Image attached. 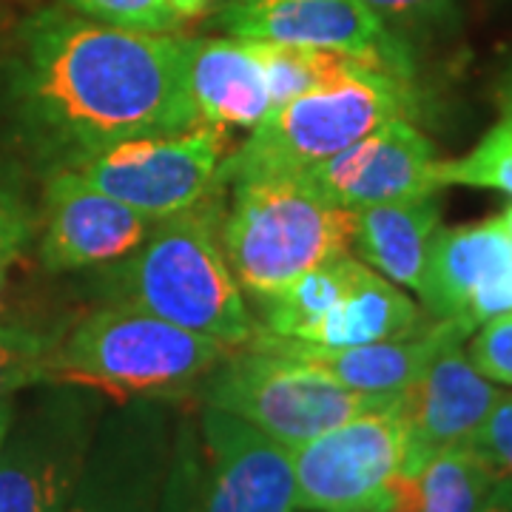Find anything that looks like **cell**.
Returning <instances> with one entry per match:
<instances>
[{
  "label": "cell",
  "mask_w": 512,
  "mask_h": 512,
  "mask_svg": "<svg viewBox=\"0 0 512 512\" xmlns=\"http://www.w3.org/2000/svg\"><path fill=\"white\" fill-rule=\"evenodd\" d=\"M23 117L66 160L134 137L200 126L185 37L40 12L20 32Z\"/></svg>",
  "instance_id": "obj_1"
},
{
  "label": "cell",
  "mask_w": 512,
  "mask_h": 512,
  "mask_svg": "<svg viewBox=\"0 0 512 512\" xmlns=\"http://www.w3.org/2000/svg\"><path fill=\"white\" fill-rule=\"evenodd\" d=\"M220 205L211 194L180 214L157 220L151 234L109 268L123 305L239 348L256 333L237 276L220 242Z\"/></svg>",
  "instance_id": "obj_2"
},
{
  "label": "cell",
  "mask_w": 512,
  "mask_h": 512,
  "mask_svg": "<svg viewBox=\"0 0 512 512\" xmlns=\"http://www.w3.org/2000/svg\"><path fill=\"white\" fill-rule=\"evenodd\" d=\"M231 348L154 313L111 305L57 336L43 384L94 390L114 404L188 396Z\"/></svg>",
  "instance_id": "obj_3"
},
{
  "label": "cell",
  "mask_w": 512,
  "mask_h": 512,
  "mask_svg": "<svg viewBox=\"0 0 512 512\" xmlns=\"http://www.w3.org/2000/svg\"><path fill=\"white\" fill-rule=\"evenodd\" d=\"M413 106L410 80L356 66L353 72L268 111L248 140L220 165V183L245 177H305Z\"/></svg>",
  "instance_id": "obj_4"
},
{
  "label": "cell",
  "mask_w": 512,
  "mask_h": 512,
  "mask_svg": "<svg viewBox=\"0 0 512 512\" xmlns=\"http://www.w3.org/2000/svg\"><path fill=\"white\" fill-rule=\"evenodd\" d=\"M220 242L239 288L265 296L350 254L353 211L325 200L305 177H245L234 183Z\"/></svg>",
  "instance_id": "obj_5"
},
{
  "label": "cell",
  "mask_w": 512,
  "mask_h": 512,
  "mask_svg": "<svg viewBox=\"0 0 512 512\" xmlns=\"http://www.w3.org/2000/svg\"><path fill=\"white\" fill-rule=\"evenodd\" d=\"M393 399L356 393L308 362L254 342L228 350L202 379V404L237 416L288 450Z\"/></svg>",
  "instance_id": "obj_6"
},
{
  "label": "cell",
  "mask_w": 512,
  "mask_h": 512,
  "mask_svg": "<svg viewBox=\"0 0 512 512\" xmlns=\"http://www.w3.org/2000/svg\"><path fill=\"white\" fill-rule=\"evenodd\" d=\"M0 447V512H63L86 467L106 399L72 384H35Z\"/></svg>",
  "instance_id": "obj_7"
},
{
  "label": "cell",
  "mask_w": 512,
  "mask_h": 512,
  "mask_svg": "<svg viewBox=\"0 0 512 512\" xmlns=\"http://www.w3.org/2000/svg\"><path fill=\"white\" fill-rule=\"evenodd\" d=\"M194 512H299L288 447L237 416L202 404L197 424L177 421Z\"/></svg>",
  "instance_id": "obj_8"
},
{
  "label": "cell",
  "mask_w": 512,
  "mask_h": 512,
  "mask_svg": "<svg viewBox=\"0 0 512 512\" xmlns=\"http://www.w3.org/2000/svg\"><path fill=\"white\" fill-rule=\"evenodd\" d=\"M225 146L228 131L200 123L177 134L134 137L94 148L63 165L134 211L165 220L217 191Z\"/></svg>",
  "instance_id": "obj_9"
},
{
  "label": "cell",
  "mask_w": 512,
  "mask_h": 512,
  "mask_svg": "<svg viewBox=\"0 0 512 512\" xmlns=\"http://www.w3.org/2000/svg\"><path fill=\"white\" fill-rule=\"evenodd\" d=\"M291 453L296 507L305 512H365L402 473L407 430L393 402L325 430Z\"/></svg>",
  "instance_id": "obj_10"
},
{
  "label": "cell",
  "mask_w": 512,
  "mask_h": 512,
  "mask_svg": "<svg viewBox=\"0 0 512 512\" xmlns=\"http://www.w3.org/2000/svg\"><path fill=\"white\" fill-rule=\"evenodd\" d=\"M168 402L137 399L103 413L63 512H157L174 456Z\"/></svg>",
  "instance_id": "obj_11"
},
{
  "label": "cell",
  "mask_w": 512,
  "mask_h": 512,
  "mask_svg": "<svg viewBox=\"0 0 512 512\" xmlns=\"http://www.w3.org/2000/svg\"><path fill=\"white\" fill-rule=\"evenodd\" d=\"M220 23L242 40L342 52L404 80L413 74L402 40L365 0H237Z\"/></svg>",
  "instance_id": "obj_12"
},
{
  "label": "cell",
  "mask_w": 512,
  "mask_h": 512,
  "mask_svg": "<svg viewBox=\"0 0 512 512\" xmlns=\"http://www.w3.org/2000/svg\"><path fill=\"white\" fill-rule=\"evenodd\" d=\"M416 293L436 322H450L467 336L512 313V237L504 222L495 217L439 228Z\"/></svg>",
  "instance_id": "obj_13"
},
{
  "label": "cell",
  "mask_w": 512,
  "mask_h": 512,
  "mask_svg": "<svg viewBox=\"0 0 512 512\" xmlns=\"http://www.w3.org/2000/svg\"><path fill=\"white\" fill-rule=\"evenodd\" d=\"M157 225L154 217L100 191L69 165H57L43 191L40 259L49 271L114 265Z\"/></svg>",
  "instance_id": "obj_14"
},
{
  "label": "cell",
  "mask_w": 512,
  "mask_h": 512,
  "mask_svg": "<svg viewBox=\"0 0 512 512\" xmlns=\"http://www.w3.org/2000/svg\"><path fill=\"white\" fill-rule=\"evenodd\" d=\"M436 163L433 143L407 117H399L316 165L305 180L333 205L359 211L441 191Z\"/></svg>",
  "instance_id": "obj_15"
},
{
  "label": "cell",
  "mask_w": 512,
  "mask_h": 512,
  "mask_svg": "<svg viewBox=\"0 0 512 512\" xmlns=\"http://www.w3.org/2000/svg\"><path fill=\"white\" fill-rule=\"evenodd\" d=\"M498 393L501 390L467 359L464 339H450L419 379L399 393V413L407 430L402 473H413L444 447L473 441Z\"/></svg>",
  "instance_id": "obj_16"
},
{
  "label": "cell",
  "mask_w": 512,
  "mask_h": 512,
  "mask_svg": "<svg viewBox=\"0 0 512 512\" xmlns=\"http://www.w3.org/2000/svg\"><path fill=\"white\" fill-rule=\"evenodd\" d=\"M450 339H467V333L450 322H433V325H424L416 333L399 336V339L353 345V348H319V345L296 342V339L274 336L268 330L256 328L248 342L293 356V359H302L316 370L328 373L333 382L345 384L356 393L399 396L419 379L424 367L430 365V359Z\"/></svg>",
  "instance_id": "obj_17"
},
{
  "label": "cell",
  "mask_w": 512,
  "mask_h": 512,
  "mask_svg": "<svg viewBox=\"0 0 512 512\" xmlns=\"http://www.w3.org/2000/svg\"><path fill=\"white\" fill-rule=\"evenodd\" d=\"M188 89L202 123L256 128L271 111V89L254 40L242 37H185Z\"/></svg>",
  "instance_id": "obj_18"
},
{
  "label": "cell",
  "mask_w": 512,
  "mask_h": 512,
  "mask_svg": "<svg viewBox=\"0 0 512 512\" xmlns=\"http://www.w3.org/2000/svg\"><path fill=\"white\" fill-rule=\"evenodd\" d=\"M441 225L439 191L353 211L350 248L376 274L419 291L430 242Z\"/></svg>",
  "instance_id": "obj_19"
},
{
  "label": "cell",
  "mask_w": 512,
  "mask_h": 512,
  "mask_svg": "<svg viewBox=\"0 0 512 512\" xmlns=\"http://www.w3.org/2000/svg\"><path fill=\"white\" fill-rule=\"evenodd\" d=\"M504 476L476 444H453L399 473L387 495L402 512H478Z\"/></svg>",
  "instance_id": "obj_20"
},
{
  "label": "cell",
  "mask_w": 512,
  "mask_h": 512,
  "mask_svg": "<svg viewBox=\"0 0 512 512\" xmlns=\"http://www.w3.org/2000/svg\"><path fill=\"white\" fill-rule=\"evenodd\" d=\"M421 328L419 305L396 282L367 265L342 302L302 342L319 348H353L410 336Z\"/></svg>",
  "instance_id": "obj_21"
},
{
  "label": "cell",
  "mask_w": 512,
  "mask_h": 512,
  "mask_svg": "<svg viewBox=\"0 0 512 512\" xmlns=\"http://www.w3.org/2000/svg\"><path fill=\"white\" fill-rule=\"evenodd\" d=\"M259 60L265 66L268 89H271V109L288 103L299 94L325 86L330 80L353 72L356 66H367L356 57L325 49H299V46H279V43H259L254 40ZM376 69V66H373Z\"/></svg>",
  "instance_id": "obj_22"
},
{
  "label": "cell",
  "mask_w": 512,
  "mask_h": 512,
  "mask_svg": "<svg viewBox=\"0 0 512 512\" xmlns=\"http://www.w3.org/2000/svg\"><path fill=\"white\" fill-rule=\"evenodd\" d=\"M439 188L467 185V188H490L512 197V117L501 114L473 151L456 160L436 163Z\"/></svg>",
  "instance_id": "obj_23"
},
{
  "label": "cell",
  "mask_w": 512,
  "mask_h": 512,
  "mask_svg": "<svg viewBox=\"0 0 512 512\" xmlns=\"http://www.w3.org/2000/svg\"><path fill=\"white\" fill-rule=\"evenodd\" d=\"M55 339L23 325H0V399L43 384V367Z\"/></svg>",
  "instance_id": "obj_24"
},
{
  "label": "cell",
  "mask_w": 512,
  "mask_h": 512,
  "mask_svg": "<svg viewBox=\"0 0 512 512\" xmlns=\"http://www.w3.org/2000/svg\"><path fill=\"white\" fill-rule=\"evenodd\" d=\"M83 18L137 29V32H174L183 20L168 0H69Z\"/></svg>",
  "instance_id": "obj_25"
},
{
  "label": "cell",
  "mask_w": 512,
  "mask_h": 512,
  "mask_svg": "<svg viewBox=\"0 0 512 512\" xmlns=\"http://www.w3.org/2000/svg\"><path fill=\"white\" fill-rule=\"evenodd\" d=\"M473 333L476 336L467 345V359L484 379L512 387V313L484 322Z\"/></svg>",
  "instance_id": "obj_26"
},
{
  "label": "cell",
  "mask_w": 512,
  "mask_h": 512,
  "mask_svg": "<svg viewBox=\"0 0 512 512\" xmlns=\"http://www.w3.org/2000/svg\"><path fill=\"white\" fill-rule=\"evenodd\" d=\"M470 444H476L501 473L512 476V390H501L493 410L478 427Z\"/></svg>",
  "instance_id": "obj_27"
},
{
  "label": "cell",
  "mask_w": 512,
  "mask_h": 512,
  "mask_svg": "<svg viewBox=\"0 0 512 512\" xmlns=\"http://www.w3.org/2000/svg\"><path fill=\"white\" fill-rule=\"evenodd\" d=\"M35 234V214L20 188L0 180V245H26Z\"/></svg>",
  "instance_id": "obj_28"
},
{
  "label": "cell",
  "mask_w": 512,
  "mask_h": 512,
  "mask_svg": "<svg viewBox=\"0 0 512 512\" xmlns=\"http://www.w3.org/2000/svg\"><path fill=\"white\" fill-rule=\"evenodd\" d=\"M365 3L384 23L419 26V23L444 18L456 0H365Z\"/></svg>",
  "instance_id": "obj_29"
},
{
  "label": "cell",
  "mask_w": 512,
  "mask_h": 512,
  "mask_svg": "<svg viewBox=\"0 0 512 512\" xmlns=\"http://www.w3.org/2000/svg\"><path fill=\"white\" fill-rule=\"evenodd\" d=\"M157 512H194L191 510V490H188L185 464L180 453H177V447H174V456H171V470H168V478H165V490Z\"/></svg>",
  "instance_id": "obj_30"
},
{
  "label": "cell",
  "mask_w": 512,
  "mask_h": 512,
  "mask_svg": "<svg viewBox=\"0 0 512 512\" xmlns=\"http://www.w3.org/2000/svg\"><path fill=\"white\" fill-rule=\"evenodd\" d=\"M478 512H512V476L498 478V484L493 487L490 498L484 501V507Z\"/></svg>",
  "instance_id": "obj_31"
},
{
  "label": "cell",
  "mask_w": 512,
  "mask_h": 512,
  "mask_svg": "<svg viewBox=\"0 0 512 512\" xmlns=\"http://www.w3.org/2000/svg\"><path fill=\"white\" fill-rule=\"evenodd\" d=\"M168 3L180 15V20L200 18V15L208 12V6H211V0H168Z\"/></svg>",
  "instance_id": "obj_32"
},
{
  "label": "cell",
  "mask_w": 512,
  "mask_h": 512,
  "mask_svg": "<svg viewBox=\"0 0 512 512\" xmlns=\"http://www.w3.org/2000/svg\"><path fill=\"white\" fill-rule=\"evenodd\" d=\"M20 251H23V245H0V291L6 288L9 274H12L15 262H18Z\"/></svg>",
  "instance_id": "obj_33"
},
{
  "label": "cell",
  "mask_w": 512,
  "mask_h": 512,
  "mask_svg": "<svg viewBox=\"0 0 512 512\" xmlns=\"http://www.w3.org/2000/svg\"><path fill=\"white\" fill-rule=\"evenodd\" d=\"M15 413H18V399H15V396L0 399V447H3V441H6V433H9V427H12Z\"/></svg>",
  "instance_id": "obj_34"
},
{
  "label": "cell",
  "mask_w": 512,
  "mask_h": 512,
  "mask_svg": "<svg viewBox=\"0 0 512 512\" xmlns=\"http://www.w3.org/2000/svg\"><path fill=\"white\" fill-rule=\"evenodd\" d=\"M498 97H501V114L512 117V69L507 72V77H504V83H501V92H498Z\"/></svg>",
  "instance_id": "obj_35"
},
{
  "label": "cell",
  "mask_w": 512,
  "mask_h": 512,
  "mask_svg": "<svg viewBox=\"0 0 512 512\" xmlns=\"http://www.w3.org/2000/svg\"><path fill=\"white\" fill-rule=\"evenodd\" d=\"M365 512H402V510H399V507L393 504V498H390V495H384L379 504H373V507H370V510H365Z\"/></svg>",
  "instance_id": "obj_36"
},
{
  "label": "cell",
  "mask_w": 512,
  "mask_h": 512,
  "mask_svg": "<svg viewBox=\"0 0 512 512\" xmlns=\"http://www.w3.org/2000/svg\"><path fill=\"white\" fill-rule=\"evenodd\" d=\"M498 220L504 222V228L510 231V237H512V202H510V205H507V208H504V214H501Z\"/></svg>",
  "instance_id": "obj_37"
}]
</instances>
